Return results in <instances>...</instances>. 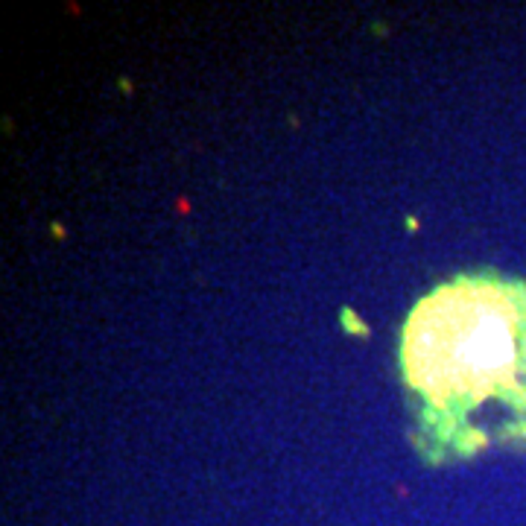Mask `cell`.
I'll return each instance as SVG.
<instances>
[{"instance_id": "cell-1", "label": "cell", "mask_w": 526, "mask_h": 526, "mask_svg": "<svg viewBox=\"0 0 526 526\" xmlns=\"http://www.w3.org/2000/svg\"><path fill=\"white\" fill-rule=\"evenodd\" d=\"M412 442L424 462L526 448V284L491 269L438 284L401 331Z\"/></svg>"}]
</instances>
